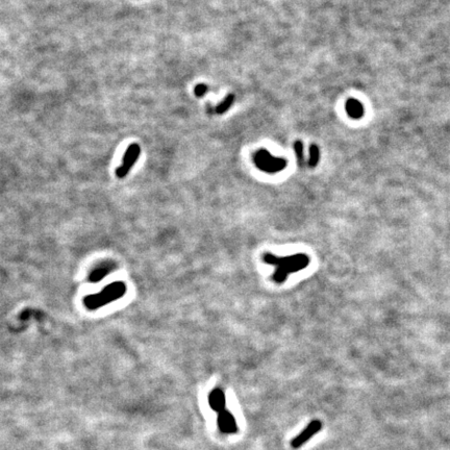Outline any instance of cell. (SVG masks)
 Returning <instances> with one entry per match:
<instances>
[{
	"mask_svg": "<svg viewBox=\"0 0 450 450\" xmlns=\"http://www.w3.org/2000/svg\"><path fill=\"white\" fill-rule=\"evenodd\" d=\"M263 261L275 267L272 278L277 284H283L287 280L289 274L298 272L307 268L311 260L307 254H294L285 257H279L271 254H265Z\"/></svg>",
	"mask_w": 450,
	"mask_h": 450,
	"instance_id": "1",
	"label": "cell"
},
{
	"mask_svg": "<svg viewBox=\"0 0 450 450\" xmlns=\"http://www.w3.org/2000/svg\"><path fill=\"white\" fill-rule=\"evenodd\" d=\"M126 293V285L122 281H116L105 287L100 293L87 296L83 299L85 306L90 310H96L105 304L121 298Z\"/></svg>",
	"mask_w": 450,
	"mask_h": 450,
	"instance_id": "2",
	"label": "cell"
},
{
	"mask_svg": "<svg viewBox=\"0 0 450 450\" xmlns=\"http://www.w3.org/2000/svg\"><path fill=\"white\" fill-rule=\"evenodd\" d=\"M254 163L258 169L267 173H276L284 170L287 161L281 157H274L266 149L258 150L254 155Z\"/></svg>",
	"mask_w": 450,
	"mask_h": 450,
	"instance_id": "3",
	"label": "cell"
},
{
	"mask_svg": "<svg viewBox=\"0 0 450 450\" xmlns=\"http://www.w3.org/2000/svg\"><path fill=\"white\" fill-rule=\"evenodd\" d=\"M141 152V148L138 144H132L125 152L123 157V162L121 166L118 168L116 171V175L119 178L125 177L129 170L132 169V167L136 164L137 159H138Z\"/></svg>",
	"mask_w": 450,
	"mask_h": 450,
	"instance_id": "4",
	"label": "cell"
},
{
	"mask_svg": "<svg viewBox=\"0 0 450 450\" xmlns=\"http://www.w3.org/2000/svg\"><path fill=\"white\" fill-rule=\"evenodd\" d=\"M321 429H322L321 421L313 420L312 422L308 424V426L298 434V436H296L291 441V446L293 448H299L303 446L308 441H310L313 437L316 436V434L321 430Z\"/></svg>",
	"mask_w": 450,
	"mask_h": 450,
	"instance_id": "5",
	"label": "cell"
},
{
	"mask_svg": "<svg viewBox=\"0 0 450 450\" xmlns=\"http://www.w3.org/2000/svg\"><path fill=\"white\" fill-rule=\"evenodd\" d=\"M217 424L220 431H222L223 433H235L238 431L237 420L231 411H228L227 410L218 413Z\"/></svg>",
	"mask_w": 450,
	"mask_h": 450,
	"instance_id": "6",
	"label": "cell"
},
{
	"mask_svg": "<svg viewBox=\"0 0 450 450\" xmlns=\"http://www.w3.org/2000/svg\"><path fill=\"white\" fill-rule=\"evenodd\" d=\"M208 401H209L211 409L214 411H216V413H220V411L225 410V407H226L225 394L219 388H216V389H214V390H212V392L210 393L209 397H208Z\"/></svg>",
	"mask_w": 450,
	"mask_h": 450,
	"instance_id": "7",
	"label": "cell"
},
{
	"mask_svg": "<svg viewBox=\"0 0 450 450\" xmlns=\"http://www.w3.org/2000/svg\"><path fill=\"white\" fill-rule=\"evenodd\" d=\"M346 111L348 115L353 119H360L364 114V108L356 99H349L346 103Z\"/></svg>",
	"mask_w": 450,
	"mask_h": 450,
	"instance_id": "8",
	"label": "cell"
},
{
	"mask_svg": "<svg viewBox=\"0 0 450 450\" xmlns=\"http://www.w3.org/2000/svg\"><path fill=\"white\" fill-rule=\"evenodd\" d=\"M114 268V267L110 266V263H106L104 265H101L100 267L96 268L90 275V280L93 281V283H96V281L101 280L106 274L110 273L111 270Z\"/></svg>",
	"mask_w": 450,
	"mask_h": 450,
	"instance_id": "9",
	"label": "cell"
},
{
	"mask_svg": "<svg viewBox=\"0 0 450 450\" xmlns=\"http://www.w3.org/2000/svg\"><path fill=\"white\" fill-rule=\"evenodd\" d=\"M235 101V95L233 94H230V95H227L223 100L222 102H220L216 108H215V111L217 114H219V115H221V114H224L225 112L228 111V109L231 108V106L233 105Z\"/></svg>",
	"mask_w": 450,
	"mask_h": 450,
	"instance_id": "10",
	"label": "cell"
},
{
	"mask_svg": "<svg viewBox=\"0 0 450 450\" xmlns=\"http://www.w3.org/2000/svg\"><path fill=\"white\" fill-rule=\"evenodd\" d=\"M320 158V151L317 145H311L310 147V158H309V165L310 167L314 168L318 165Z\"/></svg>",
	"mask_w": 450,
	"mask_h": 450,
	"instance_id": "11",
	"label": "cell"
},
{
	"mask_svg": "<svg viewBox=\"0 0 450 450\" xmlns=\"http://www.w3.org/2000/svg\"><path fill=\"white\" fill-rule=\"evenodd\" d=\"M294 148H295V152H296V156H297V159H298V164L300 166L303 165V145H302V142L301 141H296L295 144H294Z\"/></svg>",
	"mask_w": 450,
	"mask_h": 450,
	"instance_id": "12",
	"label": "cell"
},
{
	"mask_svg": "<svg viewBox=\"0 0 450 450\" xmlns=\"http://www.w3.org/2000/svg\"><path fill=\"white\" fill-rule=\"evenodd\" d=\"M207 91H208V87L203 85V83H200V85H198L195 87V95L197 97H202L205 93H207Z\"/></svg>",
	"mask_w": 450,
	"mask_h": 450,
	"instance_id": "13",
	"label": "cell"
}]
</instances>
